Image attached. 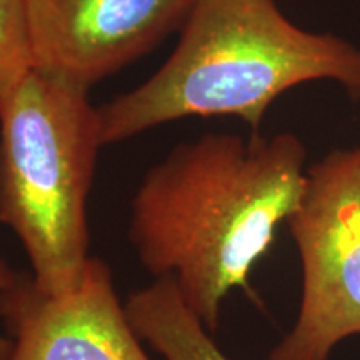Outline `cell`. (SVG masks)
<instances>
[{
    "instance_id": "3957f363",
    "label": "cell",
    "mask_w": 360,
    "mask_h": 360,
    "mask_svg": "<svg viewBox=\"0 0 360 360\" xmlns=\"http://www.w3.org/2000/svg\"><path fill=\"white\" fill-rule=\"evenodd\" d=\"M103 146L89 89L32 69L0 97V224L49 294L74 289L92 257L87 207Z\"/></svg>"
},
{
    "instance_id": "ba28073f",
    "label": "cell",
    "mask_w": 360,
    "mask_h": 360,
    "mask_svg": "<svg viewBox=\"0 0 360 360\" xmlns=\"http://www.w3.org/2000/svg\"><path fill=\"white\" fill-rule=\"evenodd\" d=\"M32 70L25 0H0V97Z\"/></svg>"
},
{
    "instance_id": "277c9868",
    "label": "cell",
    "mask_w": 360,
    "mask_h": 360,
    "mask_svg": "<svg viewBox=\"0 0 360 360\" xmlns=\"http://www.w3.org/2000/svg\"><path fill=\"white\" fill-rule=\"evenodd\" d=\"M285 225L302 290L294 326L267 360H328L342 340L360 335V146L309 165Z\"/></svg>"
},
{
    "instance_id": "7a4b0ae2",
    "label": "cell",
    "mask_w": 360,
    "mask_h": 360,
    "mask_svg": "<svg viewBox=\"0 0 360 360\" xmlns=\"http://www.w3.org/2000/svg\"><path fill=\"white\" fill-rule=\"evenodd\" d=\"M315 80L360 101L359 45L300 29L276 0H195L164 65L98 107L103 142L212 115L237 117L257 132L276 98Z\"/></svg>"
},
{
    "instance_id": "6da1fadb",
    "label": "cell",
    "mask_w": 360,
    "mask_h": 360,
    "mask_svg": "<svg viewBox=\"0 0 360 360\" xmlns=\"http://www.w3.org/2000/svg\"><path fill=\"white\" fill-rule=\"evenodd\" d=\"M307 147L292 132H207L143 175L130 202L129 244L146 272L170 277L210 332L267 254L302 192Z\"/></svg>"
},
{
    "instance_id": "8992f818",
    "label": "cell",
    "mask_w": 360,
    "mask_h": 360,
    "mask_svg": "<svg viewBox=\"0 0 360 360\" xmlns=\"http://www.w3.org/2000/svg\"><path fill=\"white\" fill-rule=\"evenodd\" d=\"M12 340L7 360H150L129 321L109 264L90 257L72 290L49 294L19 272L0 290Z\"/></svg>"
},
{
    "instance_id": "52a82bcc",
    "label": "cell",
    "mask_w": 360,
    "mask_h": 360,
    "mask_svg": "<svg viewBox=\"0 0 360 360\" xmlns=\"http://www.w3.org/2000/svg\"><path fill=\"white\" fill-rule=\"evenodd\" d=\"M137 335L164 360H231L188 309L170 277L154 278L125 302Z\"/></svg>"
},
{
    "instance_id": "5b68a950",
    "label": "cell",
    "mask_w": 360,
    "mask_h": 360,
    "mask_svg": "<svg viewBox=\"0 0 360 360\" xmlns=\"http://www.w3.org/2000/svg\"><path fill=\"white\" fill-rule=\"evenodd\" d=\"M32 69L89 89L180 29L195 0H25Z\"/></svg>"
},
{
    "instance_id": "9c48e42d",
    "label": "cell",
    "mask_w": 360,
    "mask_h": 360,
    "mask_svg": "<svg viewBox=\"0 0 360 360\" xmlns=\"http://www.w3.org/2000/svg\"><path fill=\"white\" fill-rule=\"evenodd\" d=\"M17 276H19V272H15V270L11 269V265L0 257V290L11 285V283L17 278ZM11 350H12L11 337L0 334V360H7L8 355H11Z\"/></svg>"
}]
</instances>
